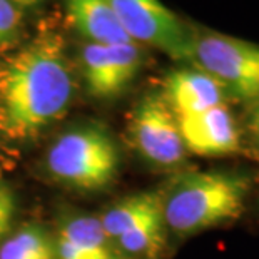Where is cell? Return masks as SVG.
Returning <instances> with one entry per match:
<instances>
[{
	"label": "cell",
	"mask_w": 259,
	"mask_h": 259,
	"mask_svg": "<svg viewBox=\"0 0 259 259\" xmlns=\"http://www.w3.org/2000/svg\"><path fill=\"white\" fill-rule=\"evenodd\" d=\"M74 74L62 37L46 32L0 60V137L10 144L38 139L69 111Z\"/></svg>",
	"instance_id": "1"
},
{
	"label": "cell",
	"mask_w": 259,
	"mask_h": 259,
	"mask_svg": "<svg viewBox=\"0 0 259 259\" xmlns=\"http://www.w3.org/2000/svg\"><path fill=\"white\" fill-rule=\"evenodd\" d=\"M252 176L242 170H179L161 187L169 238L186 239L238 221L246 211Z\"/></svg>",
	"instance_id": "2"
},
{
	"label": "cell",
	"mask_w": 259,
	"mask_h": 259,
	"mask_svg": "<svg viewBox=\"0 0 259 259\" xmlns=\"http://www.w3.org/2000/svg\"><path fill=\"white\" fill-rule=\"evenodd\" d=\"M120 149L112 132L97 122L65 129L44 151L42 170L54 184L82 194H101L115 184Z\"/></svg>",
	"instance_id": "3"
},
{
	"label": "cell",
	"mask_w": 259,
	"mask_h": 259,
	"mask_svg": "<svg viewBox=\"0 0 259 259\" xmlns=\"http://www.w3.org/2000/svg\"><path fill=\"white\" fill-rule=\"evenodd\" d=\"M191 62L234 101L251 106L259 99V44L214 30H194Z\"/></svg>",
	"instance_id": "4"
},
{
	"label": "cell",
	"mask_w": 259,
	"mask_h": 259,
	"mask_svg": "<svg viewBox=\"0 0 259 259\" xmlns=\"http://www.w3.org/2000/svg\"><path fill=\"white\" fill-rule=\"evenodd\" d=\"M127 141L134 152L159 170H179L187 159L179 122L159 92H149L132 109Z\"/></svg>",
	"instance_id": "5"
},
{
	"label": "cell",
	"mask_w": 259,
	"mask_h": 259,
	"mask_svg": "<svg viewBox=\"0 0 259 259\" xmlns=\"http://www.w3.org/2000/svg\"><path fill=\"white\" fill-rule=\"evenodd\" d=\"M134 44H146L174 60L191 62L194 30L161 0H109Z\"/></svg>",
	"instance_id": "6"
},
{
	"label": "cell",
	"mask_w": 259,
	"mask_h": 259,
	"mask_svg": "<svg viewBox=\"0 0 259 259\" xmlns=\"http://www.w3.org/2000/svg\"><path fill=\"white\" fill-rule=\"evenodd\" d=\"M79 60L87 96L109 102L132 85L144 65V54L137 44H85Z\"/></svg>",
	"instance_id": "7"
},
{
	"label": "cell",
	"mask_w": 259,
	"mask_h": 259,
	"mask_svg": "<svg viewBox=\"0 0 259 259\" xmlns=\"http://www.w3.org/2000/svg\"><path fill=\"white\" fill-rule=\"evenodd\" d=\"M187 154L199 157H226L241 152L239 124L228 104L178 117Z\"/></svg>",
	"instance_id": "8"
},
{
	"label": "cell",
	"mask_w": 259,
	"mask_h": 259,
	"mask_svg": "<svg viewBox=\"0 0 259 259\" xmlns=\"http://www.w3.org/2000/svg\"><path fill=\"white\" fill-rule=\"evenodd\" d=\"M54 244L56 259H127L109 239L97 214L65 211L57 221Z\"/></svg>",
	"instance_id": "9"
},
{
	"label": "cell",
	"mask_w": 259,
	"mask_h": 259,
	"mask_svg": "<svg viewBox=\"0 0 259 259\" xmlns=\"http://www.w3.org/2000/svg\"><path fill=\"white\" fill-rule=\"evenodd\" d=\"M176 117L197 114L226 104V92L211 75L197 67L174 69L164 77L159 92Z\"/></svg>",
	"instance_id": "10"
},
{
	"label": "cell",
	"mask_w": 259,
	"mask_h": 259,
	"mask_svg": "<svg viewBox=\"0 0 259 259\" xmlns=\"http://www.w3.org/2000/svg\"><path fill=\"white\" fill-rule=\"evenodd\" d=\"M70 25L87 44H134L120 27L109 0H65Z\"/></svg>",
	"instance_id": "11"
},
{
	"label": "cell",
	"mask_w": 259,
	"mask_h": 259,
	"mask_svg": "<svg viewBox=\"0 0 259 259\" xmlns=\"http://www.w3.org/2000/svg\"><path fill=\"white\" fill-rule=\"evenodd\" d=\"M97 218L109 239L114 242L139 226L162 218L161 191L151 189L125 196L104 209Z\"/></svg>",
	"instance_id": "12"
},
{
	"label": "cell",
	"mask_w": 259,
	"mask_h": 259,
	"mask_svg": "<svg viewBox=\"0 0 259 259\" xmlns=\"http://www.w3.org/2000/svg\"><path fill=\"white\" fill-rule=\"evenodd\" d=\"M0 259H56L54 233L37 223L22 224L0 244Z\"/></svg>",
	"instance_id": "13"
},
{
	"label": "cell",
	"mask_w": 259,
	"mask_h": 259,
	"mask_svg": "<svg viewBox=\"0 0 259 259\" xmlns=\"http://www.w3.org/2000/svg\"><path fill=\"white\" fill-rule=\"evenodd\" d=\"M20 12L10 0H0V46L12 42L19 34Z\"/></svg>",
	"instance_id": "14"
},
{
	"label": "cell",
	"mask_w": 259,
	"mask_h": 259,
	"mask_svg": "<svg viewBox=\"0 0 259 259\" xmlns=\"http://www.w3.org/2000/svg\"><path fill=\"white\" fill-rule=\"evenodd\" d=\"M17 212L14 192L7 186L0 189V244L14 231V219Z\"/></svg>",
	"instance_id": "15"
},
{
	"label": "cell",
	"mask_w": 259,
	"mask_h": 259,
	"mask_svg": "<svg viewBox=\"0 0 259 259\" xmlns=\"http://www.w3.org/2000/svg\"><path fill=\"white\" fill-rule=\"evenodd\" d=\"M247 134H249L252 152L259 159V99L251 104V111L247 115Z\"/></svg>",
	"instance_id": "16"
},
{
	"label": "cell",
	"mask_w": 259,
	"mask_h": 259,
	"mask_svg": "<svg viewBox=\"0 0 259 259\" xmlns=\"http://www.w3.org/2000/svg\"><path fill=\"white\" fill-rule=\"evenodd\" d=\"M10 2H12L15 7H22V9H29V7H34V5H37V4H40L42 0H10Z\"/></svg>",
	"instance_id": "17"
},
{
	"label": "cell",
	"mask_w": 259,
	"mask_h": 259,
	"mask_svg": "<svg viewBox=\"0 0 259 259\" xmlns=\"http://www.w3.org/2000/svg\"><path fill=\"white\" fill-rule=\"evenodd\" d=\"M5 184H4V181H2V176H0V189H4Z\"/></svg>",
	"instance_id": "18"
}]
</instances>
